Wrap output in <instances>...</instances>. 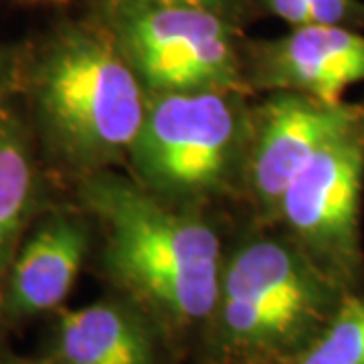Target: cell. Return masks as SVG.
Instances as JSON below:
<instances>
[{"mask_svg": "<svg viewBox=\"0 0 364 364\" xmlns=\"http://www.w3.org/2000/svg\"><path fill=\"white\" fill-rule=\"evenodd\" d=\"M79 195L104 229V267L117 286L172 324L210 320L225 255L196 208L109 170L81 176Z\"/></svg>", "mask_w": 364, "mask_h": 364, "instance_id": "1", "label": "cell"}, {"mask_svg": "<svg viewBox=\"0 0 364 364\" xmlns=\"http://www.w3.org/2000/svg\"><path fill=\"white\" fill-rule=\"evenodd\" d=\"M43 140L81 176L128 158L148 91L107 25H67L43 43L26 73Z\"/></svg>", "mask_w": 364, "mask_h": 364, "instance_id": "2", "label": "cell"}, {"mask_svg": "<svg viewBox=\"0 0 364 364\" xmlns=\"http://www.w3.org/2000/svg\"><path fill=\"white\" fill-rule=\"evenodd\" d=\"M342 286L287 237H251L225 257L217 348L239 363H289L336 312Z\"/></svg>", "mask_w": 364, "mask_h": 364, "instance_id": "3", "label": "cell"}, {"mask_svg": "<svg viewBox=\"0 0 364 364\" xmlns=\"http://www.w3.org/2000/svg\"><path fill=\"white\" fill-rule=\"evenodd\" d=\"M251 107L241 91L150 93L128 160L158 198L196 208L243 181Z\"/></svg>", "mask_w": 364, "mask_h": 364, "instance_id": "4", "label": "cell"}, {"mask_svg": "<svg viewBox=\"0 0 364 364\" xmlns=\"http://www.w3.org/2000/svg\"><path fill=\"white\" fill-rule=\"evenodd\" d=\"M109 28L148 93H247L227 14L196 6H142L109 13Z\"/></svg>", "mask_w": 364, "mask_h": 364, "instance_id": "5", "label": "cell"}, {"mask_svg": "<svg viewBox=\"0 0 364 364\" xmlns=\"http://www.w3.org/2000/svg\"><path fill=\"white\" fill-rule=\"evenodd\" d=\"M364 116L304 166L279 198L273 221L340 286L363 267L360 200Z\"/></svg>", "mask_w": 364, "mask_h": 364, "instance_id": "6", "label": "cell"}, {"mask_svg": "<svg viewBox=\"0 0 364 364\" xmlns=\"http://www.w3.org/2000/svg\"><path fill=\"white\" fill-rule=\"evenodd\" d=\"M364 116V102L330 105L294 91H273L251 109L243 184L261 215L273 219L279 198L326 144Z\"/></svg>", "mask_w": 364, "mask_h": 364, "instance_id": "7", "label": "cell"}, {"mask_svg": "<svg viewBox=\"0 0 364 364\" xmlns=\"http://www.w3.org/2000/svg\"><path fill=\"white\" fill-rule=\"evenodd\" d=\"M249 90L294 91L336 105L364 81V31L348 26H298L277 39L249 45Z\"/></svg>", "mask_w": 364, "mask_h": 364, "instance_id": "8", "label": "cell"}, {"mask_svg": "<svg viewBox=\"0 0 364 364\" xmlns=\"http://www.w3.org/2000/svg\"><path fill=\"white\" fill-rule=\"evenodd\" d=\"M90 251L85 219L59 208L21 241L0 284V316L9 322L57 310L75 286Z\"/></svg>", "mask_w": 364, "mask_h": 364, "instance_id": "9", "label": "cell"}, {"mask_svg": "<svg viewBox=\"0 0 364 364\" xmlns=\"http://www.w3.org/2000/svg\"><path fill=\"white\" fill-rule=\"evenodd\" d=\"M53 358L57 364H154L156 344L138 306L104 299L59 312Z\"/></svg>", "mask_w": 364, "mask_h": 364, "instance_id": "10", "label": "cell"}, {"mask_svg": "<svg viewBox=\"0 0 364 364\" xmlns=\"http://www.w3.org/2000/svg\"><path fill=\"white\" fill-rule=\"evenodd\" d=\"M39 166L28 128L0 105V284L39 205Z\"/></svg>", "mask_w": 364, "mask_h": 364, "instance_id": "11", "label": "cell"}, {"mask_svg": "<svg viewBox=\"0 0 364 364\" xmlns=\"http://www.w3.org/2000/svg\"><path fill=\"white\" fill-rule=\"evenodd\" d=\"M287 364H364V296H350Z\"/></svg>", "mask_w": 364, "mask_h": 364, "instance_id": "12", "label": "cell"}, {"mask_svg": "<svg viewBox=\"0 0 364 364\" xmlns=\"http://www.w3.org/2000/svg\"><path fill=\"white\" fill-rule=\"evenodd\" d=\"M291 28L298 26H348L364 31L360 0H261Z\"/></svg>", "mask_w": 364, "mask_h": 364, "instance_id": "13", "label": "cell"}, {"mask_svg": "<svg viewBox=\"0 0 364 364\" xmlns=\"http://www.w3.org/2000/svg\"><path fill=\"white\" fill-rule=\"evenodd\" d=\"M107 4H109V13L122 9H142V6H196L229 16L235 0H107Z\"/></svg>", "mask_w": 364, "mask_h": 364, "instance_id": "14", "label": "cell"}, {"mask_svg": "<svg viewBox=\"0 0 364 364\" xmlns=\"http://www.w3.org/2000/svg\"><path fill=\"white\" fill-rule=\"evenodd\" d=\"M14 79V65L13 59L6 53L0 49V105H4L6 100V91L11 90Z\"/></svg>", "mask_w": 364, "mask_h": 364, "instance_id": "15", "label": "cell"}, {"mask_svg": "<svg viewBox=\"0 0 364 364\" xmlns=\"http://www.w3.org/2000/svg\"><path fill=\"white\" fill-rule=\"evenodd\" d=\"M0 364H28V363H16V360H9V363H0Z\"/></svg>", "mask_w": 364, "mask_h": 364, "instance_id": "16", "label": "cell"}]
</instances>
